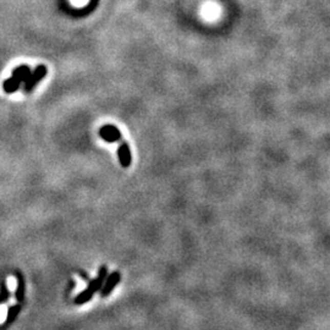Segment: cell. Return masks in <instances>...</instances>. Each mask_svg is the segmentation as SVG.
Returning a JSON list of instances; mask_svg holds the SVG:
<instances>
[{
	"instance_id": "5",
	"label": "cell",
	"mask_w": 330,
	"mask_h": 330,
	"mask_svg": "<svg viewBox=\"0 0 330 330\" xmlns=\"http://www.w3.org/2000/svg\"><path fill=\"white\" fill-rule=\"evenodd\" d=\"M99 136L108 143H114V142L120 141L122 138L121 132L114 125H104L103 128H100Z\"/></svg>"
},
{
	"instance_id": "9",
	"label": "cell",
	"mask_w": 330,
	"mask_h": 330,
	"mask_svg": "<svg viewBox=\"0 0 330 330\" xmlns=\"http://www.w3.org/2000/svg\"><path fill=\"white\" fill-rule=\"evenodd\" d=\"M10 298V291L8 288V284H6V280L3 279L2 282H0V306L3 303H6Z\"/></svg>"
},
{
	"instance_id": "8",
	"label": "cell",
	"mask_w": 330,
	"mask_h": 330,
	"mask_svg": "<svg viewBox=\"0 0 330 330\" xmlns=\"http://www.w3.org/2000/svg\"><path fill=\"white\" fill-rule=\"evenodd\" d=\"M21 312V303H16L14 306H10L8 308V312H6V318L5 322L3 323V325L0 326L3 330H6L10 326L12 323H15V320L17 319L18 314Z\"/></svg>"
},
{
	"instance_id": "2",
	"label": "cell",
	"mask_w": 330,
	"mask_h": 330,
	"mask_svg": "<svg viewBox=\"0 0 330 330\" xmlns=\"http://www.w3.org/2000/svg\"><path fill=\"white\" fill-rule=\"evenodd\" d=\"M30 72L31 70L27 65H21L18 66L17 69H15L14 71H12L11 77L8 78V80L4 81V84H3V88H4L6 93H14L15 91H17L18 88H20L22 82L26 81Z\"/></svg>"
},
{
	"instance_id": "4",
	"label": "cell",
	"mask_w": 330,
	"mask_h": 330,
	"mask_svg": "<svg viewBox=\"0 0 330 330\" xmlns=\"http://www.w3.org/2000/svg\"><path fill=\"white\" fill-rule=\"evenodd\" d=\"M121 281V274H120V272H113L112 274L107 275L106 280L103 282V286L100 287L99 293H100V296L101 297H108L110 294L113 293L114 288H115L117 285H119V282Z\"/></svg>"
},
{
	"instance_id": "1",
	"label": "cell",
	"mask_w": 330,
	"mask_h": 330,
	"mask_svg": "<svg viewBox=\"0 0 330 330\" xmlns=\"http://www.w3.org/2000/svg\"><path fill=\"white\" fill-rule=\"evenodd\" d=\"M108 275V266L107 265H100L99 271H98V275L94 279H91L88 281L87 287L85 288L82 293H80L77 296L75 297L74 303L77 304V306H81V304H85L93 298L94 295H96L98 291L100 290V287L103 286V282L106 280Z\"/></svg>"
},
{
	"instance_id": "11",
	"label": "cell",
	"mask_w": 330,
	"mask_h": 330,
	"mask_svg": "<svg viewBox=\"0 0 330 330\" xmlns=\"http://www.w3.org/2000/svg\"><path fill=\"white\" fill-rule=\"evenodd\" d=\"M75 286H76V282L74 280H70V282H69V288H68V293H66V295H69L70 293H71V291L74 290Z\"/></svg>"
},
{
	"instance_id": "3",
	"label": "cell",
	"mask_w": 330,
	"mask_h": 330,
	"mask_svg": "<svg viewBox=\"0 0 330 330\" xmlns=\"http://www.w3.org/2000/svg\"><path fill=\"white\" fill-rule=\"evenodd\" d=\"M47 72H48V69L44 65H38L36 69H34L33 72H30L28 77L25 81L24 87H22V91L24 93H30L34 90V87L38 85V82L43 80L47 76Z\"/></svg>"
},
{
	"instance_id": "6",
	"label": "cell",
	"mask_w": 330,
	"mask_h": 330,
	"mask_svg": "<svg viewBox=\"0 0 330 330\" xmlns=\"http://www.w3.org/2000/svg\"><path fill=\"white\" fill-rule=\"evenodd\" d=\"M117 157H119V161L121 164L122 168H129L132 163V155H131V149H130V146L128 142H125L121 138L120 139L119 148H117Z\"/></svg>"
},
{
	"instance_id": "10",
	"label": "cell",
	"mask_w": 330,
	"mask_h": 330,
	"mask_svg": "<svg viewBox=\"0 0 330 330\" xmlns=\"http://www.w3.org/2000/svg\"><path fill=\"white\" fill-rule=\"evenodd\" d=\"M77 273H78V275H80L81 279H82V280H84V281L88 282V281H90V280H91V279H90V275H88V274H87V273H86V272L82 271V269H80V271H78Z\"/></svg>"
},
{
	"instance_id": "7",
	"label": "cell",
	"mask_w": 330,
	"mask_h": 330,
	"mask_svg": "<svg viewBox=\"0 0 330 330\" xmlns=\"http://www.w3.org/2000/svg\"><path fill=\"white\" fill-rule=\"evenodd\" d=\"M15 278H16V290H15V298L18 303H21L25 300V295H26V281L25 277L20 272L14 273Z\"/></svg>"
}]
</instances>
